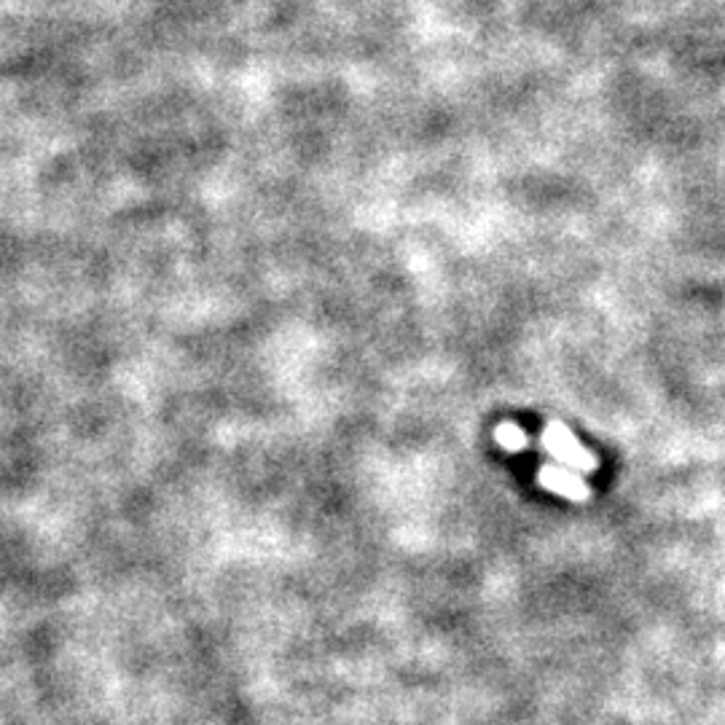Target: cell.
I'll return each mask as SVG.
<instances>
[{
  "mask_svg": "<svg viewBox=\"0 0 725 725\" xmlns=\"http://www.w3.org/2000/svg\"><path fill=\"white\" fill-rule=\"evenodd\" d=\"M543 447H546L548 452L567 467H575V471L583 473H592L596 467L594 454L589 452L586 447H581V441H578V438L567 430V425L559 423V419L548 423L546 432H543Z\"/></svg>",
  "mask_w": 725,
  "mask_h": 725,
  "instance_id": "obj_1",
  "label": "cell"
},
{
  "mask_svg": "<svg viewBox=\"0 0 725 725\" xmlns=\"http://www.w3.org/2000/svg\"><path fill=\"white\" fill-rule=\"evenodd\" d=\"M495 438L506 452H522V449L527 447V432L519 428L516 423H502L500 428H497Z\"/></svg>",
  "mask_w": 725,
  "mask_h": 725,
  "instance_id": "obj_3",
  "label": "cell"
},
{
  "mask_svg": "<svg viewBox=\"0 0 725 725\" xmlns=\"http://www.w3.org/2000/svg\"><path fill=\"white\" fill-rule=\"evenodd\" d=\"M537 478H540V484L546 489H551V492H557L561 497H567V500H589V484L583 482L578 473H572L570 467H559L557 462H551V465H543L540 473H537Z\"/></svg>",
  "mask_w": 725,
  "mask_h": 725,
  "instance_id": "obj_2",
  "label": "cell"
}]
</instances>
